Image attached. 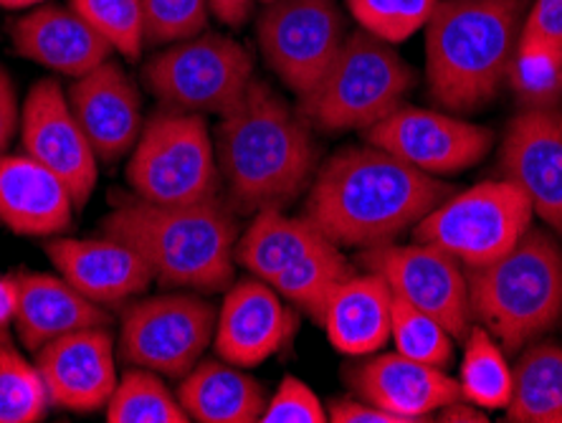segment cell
<instances>
[{
  "label": "cell",
  "instance_id": "cell-9",
  "mask_svg": "<svg viewBox=\"0 0 562 423\" xmlns=\"http://www.w3.org/2000/svg\"><path fill=\"white\" fill-rule=\"evenodd\" d=\"M145 81L165 107L195 114H226L254 81V59L223 33L176 41L145 66Z\"/></svg>",
  "mask_w": 562,
  "mask_h": 423
},
{
  "label": "cell",
  "instance_id": "cell-24",
  "mask_svg": "<svg viewBox=\"0 0 562 423\" xmlns=\"http://www.w3.org/2000/svg\"><path fill=\"white\" fill-rule=\"evenodd\" d=\"M325 333L337 353L366 358L391 339L393 289L375 271L352 274L329 297Z\"/></svg>",
  "mask_w": 562,
  "mask_h": 423
},
{
  "label": "cell",
  "instance_id": "cell-32",
  "mask_svg": "<svg viewBox=\"0 0 562 423\" xmlns=\"http://www.w3.org/2000/svg\"><path fill=\"white\" fill-rule=\"evenodd\" d=\"M391 339L411 360L446 368L453 360V335L431 314L393 294Z\"/></svg>",
  "mask_w": 562,
  "mask_h": 423
},
{
  "label": "cell",
  "instance_id": "cell-20",
  "mask_svg": "<svg viewBox=\"0 0 562 423\" xmlns=\"http://www.w3.org/2000/svg\"><path fill=\"white\" fill-rule=\"evenodd\" d=\"M350 380L360 398L391 411L403 423L428 421L431 413L461 398L457 378L436 365L411 360L398 350L358 365Z\"/></svg>",
  "mask_w": 562,
  "mask_h": 423
},
{
  "label": "cell",
  "instance_id": "cell-43",
  "mask_svg": "<svg viewBox=\"0 0 562 423\" xmlns=\"http://www.w3.org/2000/svg\"><path fill=\"white\" fill-rule=\"evenodd\" d=\"M438 421H446V423H486L484 409H479V405L464 401V398H459V401H453L449 405H443L441 411H438Z\"/></svg>",
  "mask_w": 562,
  "mask_h": 423
},
{
  "label": "cell",
  "instance_id": "cell-36",
  "mask_svg": "<svg viewBox=\"0 0 562 423\" xmlns=\"http://www.w3.org/2000/svg\"><path fill=\"white\" fill-rule=\"evenodd\" d=\"M507 79L527 107H552L562 94V56L515 48Z\"/></svg>",
  "mask_w": 562,
  "mask_h": 423
},
{
  "label": "cell",
  "instance_id": "cell-34",
  "mask_svg": "<svg viewBox=\"0 0 562 423\" xmlns=\"http://www.w3.org/2000/svg\"><path fill=\"white\" fill-rule=\"evenodd\" d=\"M441 0H347L362 31L385 44H403L428 26Z\"/></svg>",
  "mask_w": 562,
  "mask_h": 423
},
{
  "label": "cell",
  "instance_id": "cell-11",
  "mask_svg": "<svg viewBox=\"0 0 562 423\" xmlns=\"http://www.w3.org/2000/svg\"><path fill=\"white\" fill-rule=\"evenodd\" d=\"M263 62L294 91H307L325 77L347 38L337 0H274L256 23Z\"/></svg>",
  "mask_w": 562,
  "mask_h": 423
},
{
  "label": "cell",
  "instance_id": "cell-5",
  "mask_svg": "<svg viewBox=\"0 0 562 423\" xmlns=\"http://www.w3.org/2000/svg\"><path fill=\"white\" fill-rule=\"evenodd\" d=\"M474 318L517 353L562 318V248L542 229H527L515 248L486 267L467 269Z\"/></svg>",
  "mask_w": 562,
  "mask_h": 423
},
{
  "label": "cell",
  "instance_id": "cell-4",
  "mask_svg": "<svg viewBox=\"0 0 562 423\" xmlns=\"http://www.w3.org/2000/svg\"><path fill=\"white\" fill-rule=\"evenodd\" d=\"M525 0H441L426 26V81L451 112L497 97L522 29Z\"/></svg>",
  "mask_w": 562,
  "mask_h": 423
},
{
  "label": "cell",
  "instance_id": "cell-38",
  "mask_svg": "<svg viewBox=\"0 0 562 423\" xmlns=\"http://www.w3.org/2000/svg\"><path fill=\"white\" fill-rule=\"evenodd\" d=\"M517 48L562 56V0H535L519 29Z\"/></svg>",
  "mask_w": 562,
  "mask_h": 423
},
{
  "label": "cell",
  "instance_id": "cell-18",
  "mask_svg": "<svg viewBox=\"0 0 562 423\" xmlns=\"http://www.w3.org/2000/svg\"><path fill=\"white\" fill-rule=\"evenodd\" d=\"M46 254L71 287L104 310L143 294L155 281L143 254L106 234L99 238L52 236Z\"/></svg>",
  "mask_w": 562,
  "mask_h": 423
},
{
  "label": "cell",
  "instance_id": "cell-16",
  "mask_svg": "<svg viewBox=\"0 0 562 423\" xmlns=\"http://www.w3.org/2000/svg\"><path fill=\"white\" fill-rule=\"evenodd\" d=\"M36 365L52 405L74 413L106 409L120 380L114 339L106 327L56 337L36 353Z\"/></svg>",
  "mask_w": 562,
  "mask_h": 423
},
{
  "label": "cell",
  "instance_id": "cell-26",
  "mask_svg": "<svg viewBox=\"0 0 562 423\" xmlns=\"http://www.w3.org/2000/svg\"><path fill=\"white\" fill-rule=\"evenodd\" d=\"M327 238L314 223L302 215L292 219L281 209H263L256 213L251 226L236 242V264L261 281H274L281 271L302 259L312 246Z\"/></svg>",
  "mask_w": 562,
  "mask_h": 423
},
{
  "label": "cell",
  "instance_id": "cell-3",
  "mask_svg": "<svg viewBox=\"0 0 562 423\" xmlns=\"http://www.w3.org/2000/svg\"><path fill=\"white\" fill-rule=\"evenodd\" d=\"M102 229L143 254L162 287L221 292L234 281L238 226L218 196L186 205L137 198L106 215Z\"/></svg>",
  "mask_w": 562,
  "mask_h": 423
},
{
  "label": "cell",
  "instance_id": "cell-40",
  "mask_svg": "<svg viewBox=\"0 0 562 423\" xmlns=\"http://www.w3.org/2000/svg\"><path fill=\"white\" fill-rule=\"evenodd\" d=\"M19 127H21L19 99H15L11 77H8V71L0 66V157L8 155V147H11Z\"/></svg>",
  "mask_w": 562,
  "mask_h": 423
},
{
  "label": "cell",
  "instance_id": "cell-33",
  "mask_svg": "<svg viewBox=\"0 0 562 423\" xmlns=\"http://www.w3.org/2000/svg\"><path fill=\"white\" fill-rule=\"evenodd\" d=\"M71 8L92 26L112 52L139 59L145 48L143 0H71Z\"/></svg>",
  "mask_w": 562,
  "mask_h": 423
},
{
  "label": "cell",
  "instance_id": "cell-23",
  "mask_svg": "<svg viewBox=\"0 0 562 423\" xmlns=\"http://www.w3.org/2000/svg\"><path fill=\"white\" fill-rule=\"evenodd\" d=\"M13 277L19 285V312H15L13 325L23 347L33 355L54 343L56 337L110 325V312L87 300L61 274L54 277L46 271L23 269Z\"/></svg>",
  "mask_w": 562,
  "mask_h": 423
},
{
  "label": "cell",
  "instance_id": "cell-45",
  "mask_svg": "<svg viewBox=\"0 0 562 423\" xmlns=\"http://www.w3.org/2000/svg\"><path fill=\"white\" fill-rule=\"evenodd\" d=\"M261 3H274V0H261Z\"/></svg>",
  "mask_w": 562,
  "mask_h": 423
},
{
  "label": "cell",
  "instance_id": "cell-37",
  "mask_svg": "<svg viewBox=\"0 0 562 423\" xmlns=\"http://www.w3.org/2000/svg\"><path fill=\"white\" fill-rule=\"evenodd\" d=\"M327 409L304 380L286 376L267 401L261 423H325Z\"/></svg>",
  "mask_w": 562,
  "mask_h": 423
},
{
  "label": "cell",
  "instance_id": "cell-28",
  "mask_svg": "<svg viewBox=\"0 0 562 423\" xmlns=\"http://www.w3.org/2000/svg\"><path fill=\"white\" fill-rule=\"evenodd\" d=\"M347 277H352L350 261L345 259L340 246L322 238L317 246H312L302 259H296L292 267H286L279 277L271 281V287L284 297L296 310L310 314L322 325L329 297L342 285Z\"/></svg>",
  "mask_w": 562,
  "mask_h": 423
},
{
  "label": "cell",
  "instance_id": "cell-22",
  "mask_svg": "<svg viewBox=\"0 0 562 423\" xmlns=\"http://www.w3.org/2000/svg\"><path fill=\"white\" fill-rule=\"evenodd\" d=\"M77 201L66 182L26 153L0 157V223L19 236H61Z\"/></svg>",
  "mask_w": 562,
  "mask_h": 423
},
{
  "label": "cell",
  "instance_id": "cell-29",
  "mask_svg": "<svg viewBox=\"0 0 562 423\" xmlns=\"http://www.w3.org/2000/svg\"><path fill=\"white\" fill-rule=\"evenodd\" d=\"M457 380L464 401L484 411L507 409L512 398V368L499 339L484 325H471L464 337V360Z\"/></svg>",
  "mask_w": 562,
  "mask_h": 423
},
{
  "label": "cell",
  "instance_id": "cell-25",
  "mask_svg": "<svg viewBox=\"0 0 562 423\" xmlns=\"http://www.w3.org/2000/svg\"><path fill=\"white\" fill-rule=\"evenodd\" d=\"M178 401L198 423H256L267 409L259 380L226 360H201L183 376Z\"/></svg>",
  "mask_w": 562,
  "mask_h": 423
},
{
  "label": "cell",
  "instance_id": "cell-2",
  "mask_svg": "<svg viewBox=\"0 0 562 423\" xmlns=\"http://www.w3.org/2000/svg\"><path fill=\"white\" fill-rule=\"evenodd\" d=\"M216 135L221 178L241 211L284 209L317 165L307 120L263 81H251L241 102L223 114Z\"/></svg>",
  "mask_w": 562,
  "mask_h": 423
},
{
  "label": "cell",
  "instance_id": "cell-44",
  "mask_svg": "<svg viewBox=\"0 0 562 423\" xmlns=\"http://www.w3.org/2000/svg\"><path fill=\"white\" fill-rule=\"evenodd\" d=\"M44 3H48V0H0V8H5V11H26V8H36Z\"/></svg>",
  "mask_w": 562,
  "mask_h": 423
},
{
  "label": "cell",
  "instance_id": "cell-39",
  "mask_svg": "<svg viewBox=\"0 0 562 423\" xmlns=\"http://www.w3.org/2000/svg\"><path fill=\"white\" fill-rule=\"evenodd\" d=\"M327 419L335 423H403L398 416H393L391 411L380 409V405L366 401V398H362V401H355V398H337V401L329 403Z\"/></svg>",
  "mask_w": 562,
  "mask_h": 423
},
{
  "label": "cell",
  "instance_id": "cell-1",
  "mask_svg": "<svg viewBox=\"0 0 562 423\" xmlns=\"http://www.w3.org/2000/svg\"><path fill=\"white\" fill-rule=\"evenodd\" d=\"M453 193L438 176L380 147H345L317 172L307 219L337 246L375 248L416 226Z\"/></svg>",
  "mask_w": 562,
  "mask_h": 423
},
{
  "label": "cell",
  "instance_id": "cell-35",
  "mask_svg": "<svg viewBox=\"0 0 562 423\" xmlns=\"http://www.w3.org/2000/svg\"><path fill=\"white\" fill-rule=\"evenodd\" d=\"M145 41L150 46H170L193 38L209 26V0H143Z\"/></svg>",
  "mask_w": 562,
  "mask_h": 423
},
{
  "label": "cell",
  "instance_id": "cell-19",
  "mask_svg": "<svg viewBox=\"0 0 562 423\" xmlns=\"http://www.w3.org/2000/svg\"><path fill=\"white\" fill-rule=\"evenodd\" d=\"M66 97L99 160L114 163L132 153L143 132V99L120 64L106 59L77 77Z\"/></svg>",
  "mask_w": 562,
  "mask_h": 423
},
{
  "label": "cell",
  "instance_id": "cell-13",
  "mask_svg": "<svg viewBox=\"0 0 562 423\" xmlns=\"http://www.w3.org/2000/svg\"><path fill=\"white\" fill-rule=\"evenodd\" d=\"M368 143L428 176H451L482 163L492 151V132L457 114L401 104L373 127Z\"/></svg>",
  "mask_w": 562,
  "mask_h": 423
},
{
  "label": "cell",
  "instance_id": "cell-7",
  "mask_svg": "<svg viewBox=\"0 0 562 423\" xmlns=\"http://www.w3.org/2000/svg\"><path fill=\"white\" fill-rule=\"evenodd\" d=\"M216 145L195 112L162 107L143 124L127 163V182L139 201L186 205L218 193Z\"/></svg>",
  "mask_w": 562,
  "mask_h": 423
},
{
  "label": "cell",
  "instance_id": "cell-15",
  "mask_svg": "<svg viewBox=\"0 0 562 423\" xmlns=\"http://www.w3.org/2000/svg\"><path fill=\"white\" fill-rule=\"evenodd\" d=\"M502 170L525 190L535 215L562 236V112L527 107L517 114L502 143Z\"/></svg>",
  "mask_w": 562,
  "mask_h": 423
},
{
  "label": "cell",
  "instance_id": "cell-27",
  "mask_svg": "<svg viewBox=\"0 0 562 423\" xmlns=\"http://www.w3.org/2000/svg\"><path fill=\"white\" fill-rule=\"evenodd\" d=\"M512 423H562V345L537 343L527 347L512 368Z\"/></svg>",
  "mask_w": 562,
  "mask_h": 423
},
{
  "label": "cell",
  "instance_id": "cell-30",
  "mask_svg": "<svg viewBox=\"0 0 562 423\" xmlns=\"http://www.w3.org/2000/svg\"><path fill=\"white\" fill-rule=\"evenodd\" d=\"M110 423H188V413L178 396L162 383L160 372L132 368L117 380V388L106 403Z\"/></svg>",
  "mask_w": 562,
  "mask_h": 423
},
{
  "label": "cell",
  "instance_id": "cell-8",
  "mask_svg": "<svg viewBox=\"0 0 562 423\" xmlns=\"http://www.w3.org/2000/svg\"><path fill=\"white\" fill-rule=\"evenodd\" d=\"M532 201L517 182L486 180L438 203L413 226V236L474 269L515 248L532 226Z\"/></svg>",
  "mask_w": 562,
  "mask_h": 423
},
{
  "label": "cell",
  "instance_id": "cell-41",
  "mask_svg": "<svg viewBox=\"0 0 562 423\" xmlns=\"http://www.w3.org/2000/svg\"><path fill=\"white\" fill-rule=\"evenodd\" d=\"M19 312V285L13 274H0V330H8Z\"/></svg>",
  "mask_w": 562,
  "mask_h": 423
},
{
  "label": "cell",
  "instance_id": "cell-17",
  "mask_svg": "<svg viewBox=\"0 0 562 423\" xmlns=\"http://www.w3.org/2000/svg\"><path fill=\"white\" fill-rule=\"evenodd\" d=\"M294 330V312L269 281L241 279L223 300L213 347L221 360L238 368H256L279 353Z\"/></svg>",
  "mask_w": 562,
  "mask_h": 423
},
{
  "label": "cell",
  "instance_id": "cell-10",
  "mask_svg": "<svg viewBox=\"0 0 562 423\" xmlns=\"http://www.w3.org/2000/svg\"><path fill=\"white\" fill-rule=\"evenodd\" d=\"M216 310L193 292H168L135 302L122 318L120 355L127 365L183 378L216 335Z\"/></svg>",
  "mask_w": 562,
  "mask_h": 423
},
{
  "label": "cell",
  "instance_id": "cell-12",
  "mask_svg": "<svg viewBox=\"0 0 562 423\" xmlns=\"http://www.w3.org/2000/svg\"><path fill=\"white\" fill-rule=\"evenodd\" d=\"M368 271L380 274L395 297L436 318L449 333L464 343L471 330L469 279L464 264L434 244L411 246L385 244L362 252Z\"/></svg>",
  "mask_w": 562,
  "mask_h": 423
},
{
  "label": "cell",
  "instance_id": "cell-21",
  "mask_svg": "<svg viewBox=\"0 0 562 423\" xmlns=\"http://www.w3.org/2000/svg\"><path fill=\"white\" fill-rule=\"evenodd\" d=\"M11 38L23 59L66 77H85L114 54L112 46L74 11L64 5H36L13 21Z\"/></svg>",
  "mask_w": 562,
  "mask_h": 423
},
{
  "label": "cell",
  "instance_id": "cell-14",
  "mask_svg": "<svg viewBox=\"0 0 562 423\" xmlns=\"http://www.w3.org/2000/svg\"><path fill=\"white\" fill-rule=\"evenodd\" d=\"M21 145L23 153L66 182L77 209L87 205L97 186L99 157L56 79H41L31 87L21 107Z\"/></svg>",
  "mask_w": 562,
  "mask_h": 423
},
{
  "label": "cell",
  "instance_id": "cell-42",
  "mask_svg": "<svg viewBox=\"0 0 562 423\" xmlns=\"http://www.w3.org/2000/svg\"><path fill=\"white\" fill-rule=\"evenodd\" d=\"M254 0H209L211 13L226 26H241L249 19Z\"/></svg>",
  "mask_w": 562,
  "mask_h": 423
},
{
  "label": "cell",
  "instance_id": "cell-31",
  "mask_svg": "<svg viewBox=\"0 0 562 423\" xmlns=\"http://www.w3.org/2000/svg\"><path fill=\"white\" fill-rule=\"evenodd\" d=\"M48 405L38 365L23 358L8 330H0V423H38Z\"/></svg>",
  "mask_w": 562,
  "mask_h": 423
},
{
  "label": "cell",
  "instance_id": "cell-6",
  "mask_svg": "<svg viewBox=\"0 0 562 423\" xmlns=\"http://www.w3.org/2000/svg\"><path fill=\"white\" fill-rule=\"evenodd\" d=\"M411 87V66L393 44L360 29L345 38L325 77L300 97V114L329 132L370 130L398 110Z\"/></svg>",
  "mask_w": 562,
  "mask_h": 423
}]
</instances>
